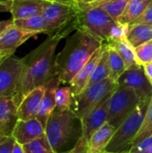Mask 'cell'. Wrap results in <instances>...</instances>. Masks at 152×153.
Masks as SVG:
<instances>
[{
	"label": "cell",
	"mask_w": 152,
	"mask_h": 153,
	"mask_svg": "<svg viewBox=\"0 0 152 153\" xmlns=\"http://www.w3.org/2000/svg\"><path fill=\"white\" fill-rule=\"evenodd\" d=\"M102 52H103V44L99 48H98L94 52L91 57L84 64V65L80 69V71L75 74V76L68 84L72 88L74 96L79 95L87 88L88 83L93 74V72L100 59Z\"/></svg>",
	"instance_id": "5bb4252c"
},
{
	"label": "cell",
	"mask_w": 152,
	"mask_h": 153,
	"mask_svg": "<svg viewBox=\"0 0 152 153\" xmlns=\"http://www.w3.org/2000/svg\"><path fill=\"white\" fill-rule=\"evenodd\" d=\"M116 128L106 123L90 137L87 144V153H102L106 152Z\"/></svg>",
	"instance_id": "d6986e66"
},
{
	"label": "cell",
	"mask_w": 152,
	"mask_h": 153,
	"mask_svg": "<svg viewBox=\"0 0 152 153\" xmlns=\"http://www.w3.org/2000/svg\"><path fill=\"white\" fill-rule=\"evenodd\" d=\"M35 35L37 34L17 28L13 22L0 35V58L4 59L14 55V52L21 45Z\"/></svg>",
	"instance_id": "8fae6325"
},
{
	"label": "cell",
	"mask_w": 152,
	"mask_h": 153,
	"mask_svg": "<svg viewBox=\"0 0 152 153\" xmlns=\"http://www.w3.org/2000/svg\"><path fill=\"white\" fill-rule=\"evenodd\" d=\"M118 86H125L133 89L141 100L150 101L151 99L152 85L142 65L127 69L118 80Z\"/></svg>",
	"instance_id": "30bf717a"
},
{
	"label": "cell",
	"mask_w": 152,
	"mask_h": 153,
	"mask_svg": "<svg viewBox=\"0 0 152 153\" xmlns=\"http://www.w3.org/2000/svg\"><path fill=\"white\" fill-rule=\"evenodd\" d=\"M143 69H144V72L148 80L150 81V82L152 85V63L143 65Z\"/></svg>",
	"instance_id": "d590c367"
},
{
	"label": "cell",
	"mask_w": 152,
	"mask_h": 153,
	"mask_svg": "<svg viewBox=\"0 0 152 153\" xmlns=\"http://www.w3.org/2000/svg\"><path fill=\"white\" fill-rule=\"evenodd\" d=\"M15 143V140L11 136L4 143L0 144V153H12L13 146Z\"/></svg>",
	"instance_id": "836d02e7"
},
{
	"label": "cell",
	"mask_w": 152,
	"mask_h": 153,
	"mask_svg": "<svg viewBox=\"0 0 152 153\" xmlns=\"http://www.w3.org/2000/svg\"><path fill=\"white\" fill-rule=\"evenodd\" d=\"M140 102L141 99L133 89L118 86L108 100V123L117 128Z\"/></svg>",
	"instance_id": "ba28073f"
},
{
	"label": "cell",
	"mask_w": 152,
	"mask_h": 153,
	"mask_svg": "<svg viewBox=\"0 0 152 153\" xmlns=\"http://www.w3.org/2000/svg\"><path fill=\"white\" fill-rule=\"evenodd\" d=\"M46 2L44 0H12L10 13L13 20L26 19L42 14Z\"/></svg>",
	"instance_id": "ac0fdd59"
},
{
	"label": "cell",
	"mask_w": 152,
	"mask_h": 153,
	"mask_svg": "<svg viewBox=\"0 0 152 153\" xmlns=\"http://www.w3.org/2000/svg\"><path fill=\"white\" fill-rule=\"evenodd\" d=\"M12 153H25V152H24L23 146L21 145V144H19V143H17L15 142Z\"/></svg>",
	"instance_id": "f35d334b"
},
{
	"label": "cell",
	"mask_w": 152,
	"mask_h": 153,
	"mask_svg": "<svg viewBox=\"0 0 152 153\" xmlns=\"http://www.w3.org/2000/svg\"><path fill=\"white\" fill-rule=\"evenodd\" d=\"M111 46H113L120 54L122 58L124 59L126 70L130 68L136 67L140 65L137 62L134 48L127 41V39H122V40H116V41H110V42H105Z\"/></svg>",
	"instance_id": "cb8c5ba5"
},
{
	"label": "cell",
	"mask_w": 152,
	"mask_h": 153,
	"mask_svg": "<svg viewBox=\"0 0 152 153\" xmlns=\"http://www.w3.org/2000/svg\"><path fill=\"white\" fill-rule=\"evenodd\" d=\"M77 2L74 4L56 2H46L42 15L47 23V35H55L61 39L67 37L80 26Z\"/></svg>",
	"instance_id": "3957f363"
},
{
	"label": "cell",
	"mask_w": 152,
	"mask_h": 153,
	"mask_svg": "<svg viewBox=\"0 0 152 153\" xmlns=\"http://www.w3.org/2000/svg\"><path fill=\"white\" fill-rule=\"evenodd\" d=\"M82 153H87V148H86V149H85V150L83 151V152H82Z\"/></svg>",
	"instance_id": "bcb514c9"
},
{
	"label": "cell",
	"mask_w": 152,
	"mask_h": 153,
	"mask_svg": "<svg viewBox=\"0 0 152 153\" xmlns=\"http://www.w3.org/2000/svg\"><path fill=\"white\" fill-rule=\"evenodd\" d=\"M105 43V42H104ZM107 44V49L108 53V61L110 66V78L118 83V80L122 76V74L126 71V65L118 53V51L111 45Z\"/></svg>",
	"instance_id": "603a6c76"
},
{
	"label": "cell",
	"mask_w": 152,
	"mask_h": 153,
	"mask_svg": "<svg viewBox=\"0 0 152 153\" xmlns=\"http://www.w3.org/2000/svg\"><path fill=\"white\" fill-rule=\"evenodd\" d=\"M152 146V135L130 148L131 153H144Z\"/></svg>",
	"instance_id": "1f68e13d"
},
{
	"label": "cell",
	"mask_w": 152,
	"mask_h": 153,
	"mask_svg": "<svg viewBox=\"0 0 152 153\" xmlns=\"http://www.w3.org/2000/svg\"><path fill=\"white\" fill-rule=\"evenodd\" d=\"M44 1L63 3V4H76V0H44Z\"/></svg>",
	"instance_id": "ab89813d"
},
{
	"label": "cell",
	"mask_w": 152,
	"mask_h": 153,
	"mask_svg": "<svg viewBox=\"0 0 152 153\" xmlns=\"http://www.w3.org/2000/svg\"><path fill=\"white\" fill-rule=\"evenodd\" d=\"M5 1H9V0H0V3H2V2H5Z\"/></svg>",
	"instance_id": "f6af8a7d"
},
{
	"label": "cell",
	"mask_w": 152,
	"mask_h": 153,
	"mask_svg": "<svg viewBox=\"0 0 152 153\" xmlns=\"http://www.w3.org/2000/svg\"><path fill=\"white\" fill-rule=\"evenodd\" d=\"M118 87V83L111 78L87 87L82 93L74 96L72 110L76 117L81 120L89 112L97 108L108 99Z\"/></svg>",
	"instance_id": "8992f818"
},
{
	"label": "cell",
	"mask_w": 152,
	"mask_h": 153,
	"mask_svg": "<svg viewBox=\"0 0 152 153\" xmlns=\"http://www.w3.org/2000/svg\"><path fill=\"white\" fill-rule=\"evenodd\" d=\"M129 26H130L129 24H125V23L116 22L111 29L109 39L107 42L126 39L127 33L129 30Z\"/></svg>",
	"instance_id": "4dcf8cb0"
},
{
	"label": "cell",
	"mask_w": 152,
	"mask_h": 153,
	"mask_svg": "<svg viewBox=\"0 0 152 153\" xmlns=\"http://www.w3.org/2000/svg\"><path fill=\"white\" fill-rule=\"evenodd\" d=\"M61 39L57 36L48 35L39 47L22 57L23 69L17 91L13 97L17 106L29 92L56 77L55 53Z\"/></svg>",
	"instance_id": "6da1fadb"
},
{
	"label": "cell",
	"mask_w": 152,
	"mask_h": 153,
	"mask_svg": "<svg viewBox=\"0 0 152 153\" xmlns=\"http://www.w3.org/2000/svg\"><path fill=\"white\" fill-rule=\"evenodd\" d=\"M18 120V106L13 98L0 97V133L11 137Z\"/></svg>",
	"instance_id": "9a60e30c"
},
{
	"label": "cell",
	"mask_w": 152,
	"mask_h": 153,
	"mask_svg": "<svg viewBox=\"0 0 152 153\" xmlns=\"http://www.w3.org/2000/svg\"><path fill=\"white\" fill-rule=\"evenodd\" d=\"M151 3L152 0H130L118 22L129 25L134 23Z\"/></svg>",
	"instance_id": "44dd1931"
},
{
	"label": "cell",
	"mask_w": 152,
	"mask_h": 153,
	"mask_svg": "<svg viewBox=\"0 0 152 153\" xmlns=\"http://www.w3.org/2000/svg\"><path fill=\"white\" fill-rule=\"evenodd\" d=\"M3 60H4V59H1V58H0V63H1V61H3Z\"/></svg>",
	"instance_id": "7dc6e473"
},
{
	"label": "cell",
	"mask_w": 152,
	"mask_h": 153,
	"mask_svg": "<svg viewBox=\"0 0 152 153\" xmlns=\"http://www.w3.org/2000/svg\"><path fill=\"white\" fill-rule=\"evenodd\" d=\"M86 148H87V145H86V143H85V142H84L82 136L81 135L80 138L77 140V142H76V143H75L74 147H73L71 151H69L68 152L66 153H82L83 152V151H84Z\"/></svg>",
	"instance_id": "e575fe53"
},
{
	"label": "cell",
	"mask_w": 152,
	"mask_h": 153,
	"mask_svg": "<svg viewBox=\"0 0 152 153\" xmlns=\"http://www.w3.org/2000/svg\"><path fill=\"white\" fill-rule=\"evenodd\" d=\"M152 135V96L151 100H150V103H149V106H148V108H147V111H146V114H145V117H144V120H143V123L142 125V127L139 131V133L137 134L135 139L133 140V144L132 146L137 144L138 143L143 141L144 139L150 137ZM131 146V147H132Z\"/></svg>",
	"instance_id": "83f0119b"
},
{
	"label": "cell",
	"mask_w": 152,
	"mask_h": 153,
	"mask_svg": "<svg viewBox=\"0 0 152 153\" xmlns=\"http://www.w3.org/2000/svg\"><path fill=\"white\" fill-rule=\"evenodd\" d=\"M25 153H57L50 145L46 134L23 145Z\"/></svg>",
	"instance_id": "f1b7e54d"
},
{
	"label": "cell",
	"mask_w": 152,
	"mask_h": 153,
	"mask_svg": "<svg viewBox=\"0 0 152 153\" xmlns=\"http://www.w3.org/2000/svg\"><path fill=\"white\" fill-rule=\"evenodd\" d=\"M73 92L70 85L59 86L56 91V109L59 110H68L72 109L73 103Z\"/></svg>",
	"instance_id": "4316f807"
},
{
	"label": "cell",
	"mask_w": 152,
	"mask_h": 153,
	"mask_svg": "<svg viewBox=\"0 0 152 153\" xmlns=\"http://www.w3.org/2000/svg\"><path fill=\"white\" fill-rule=\"evenodd\" d=\"M45 85L34 89L29 92L18 106V117L20 120L36 118L39 110L41 101L45 94Z\"/></svg>",
	"instance_id": "2e32d148"
},
{
	"label": "cell",
	"mask_w": 152,
	"mask_h": 153,
	"mask_svg": "<svg viewBox=\"0 0 152 153\" xmlns=\"http://www.w3.org/2000/svg\"><path fill=\"white\" fill-rule=\"evenodd\" d=\"M13 22V19L5 20V21H0V35L4 32V30H6L10 25H12Z\"/></svg>",
	"instance_id": "8d00e7d4"
},
{
	"label": "cell",
	"mask_w": 152,
	"mask_h": 153,
	"mask_svg": "<svg viewBox=\"0 0 152 153\" xmlns=\"http://www.w3.org/2000/svg\"><path fill=\"white\" fill-rule=\"evenodd\" d=\"M77 6L80 26L103 42L108 41L111 29L116 22L99 7L79 3Z\"/></svg>",
	"instance_id": "52a82bcc"
},
{
	"label": "cell",
	"mask_w": 152,
	"mask_h": 153,
	"mask_svg": "<svg viewBox=\"0 0 152 153\" xmlns=\"http://www.w3.org/2000/svg\"><path fill=\"white\" fill-rule=\"evenodd\" d=\"M78 119L72 109H55L45 127L46 136L55 150L59 152L66 146L75 133V120ZM79 120V119H78Z\"/></svg>",
	"instance_id": "5b68a950"
},
{
	"label": "cell",
	"mask_w": 152,
	"mask_h": 153,
	"mask_svg": "<svg viewBox=\"0 0 152 153\" xmlns=\"http://www.w3.org/2000/svg\"><path fill=\"white\" fill-rule=\"evenodd\" d=\"M99 0H76L77 3L79 4H90L93 3H96Z\"/></svg>",
	"instance_id": "60d3db41"
},
{
	"label": "cell",
	"mask_w": 152,
	"mask_h": 153,
	"mask_svg": "<svg viewBox=\"0 0 152 153\" xmlns=\"http://www.w3.org/2000/svg\"><path fill=\"white\" fill-rule=\"evenodd\" d=\"M134 51L140 65L143 66L152 63V40L135 48Z\"/></svg>",
	"instance_id": "f546056e"
},
{
	"label": "cell",
	"mask_w": 152,
	"mask_h": 153,
	"mask_svg": "<svg viewBox=\"0 0 152 153\" xmlns=\"http://www.w3.org/2000/svg\"><path fill=\"white\" fill-rule=\"evenodd\" d=\"M108 78H110V66L108 61V53L107 49V44L103 43V52L100 59L93 72V74L88 83L87 87H90L95 83L102 82Z\"/></svg>",
	"instance_id": "484cf974"
},
{
	"label": "cell",
	"mask_w": 152,
	"mask_h": 153,
	"mask_svg": "<svg viewBox=\"0 0 152 153\" xmlns=\"http://www.w3.org/2000/svg\"><path fill=\"white\" fill-rule=\"evenodd\" d=\"M130 0H99L90 5L97 6L105 11L116 22H118L126 9Z\"/></svg>",
	"instance_id": "d4e9b609"
},
{
	"label": "cell",
	"mask_w": 152,
	"mask_h": 153,
	"mask_svg": "<svg viewBox=\"0 0 152 153\" xmlns=\"http://www.w3.org/2000/svg\"><path fill=\"white\" fill-rule=\"evenodd\" d=\"M8 138H9L8 136H6V135H4V134H3L0 133V144L3 143H4Z\"/></svg>",
	"instance_id": "b9f144b4"
},
{
	"label": "cell",
	"mask_w": 152,
	"mask_h": 153,
	"mask_svg": "<svg viewBox=\"0 0 152 153\" xmlns=\"http://www.w3.org/2000/svg\"><path fill=\"white\" fill-rule=\"evenodd\" d=\"M61 85L57 77L51 79L47 83L45 84L46 91L41 101V105L36 118L42 124L44 127H46L47 123L56 108V89Z\"/></svg>",
	"instance_id": "e0dca14e"
},
{
	"label": "cell",
	"mask_w": 152,
	"mask_h": 153,
	"mask_svg": "<svg viewBox=\"0 0 152 153\" xmlns=\"http://www.w3.org/2000/svg\"><path fill=\"white\" fill-rule=\"evenodd\" d=\"M46 134L45 127L37 119L18 120L12 133V137L21 145H26Z\"/></svg>",
	"instance_id": "4fadbf2b"
},
{
	"label": "cell",
	"mask_w": 152,
	"mask_h": 153,
	"mask_svg": "<svg viewBox=\"0 0 152 153\" xmlns=\"http://www.w3.org/2000/svg\"><path fill=\"white\" fill-rule=\"evenodd\" d=\"M150 101L141 100L136 108L116 128L106 152H117L129 150L143 123Z\"/></svg>",
	"instance_id": "277c9868"
},
{
	"label": "cell",
	"mask_w": 152,
	"mask_h": 153,
	"mask_svg": "<svg viewBox=\"0 0 152 153\" xmlns=\"http://www.w3.org/2000/svg\"><path fill=\"white\" fill-rule=\"evenodd\" d=\"M104 42L80 27L75 33L70 36L65 46L55 59L56 77L61 84H69L75 74L91 57L94 52L99 48Z\"/></svg>",
	"instance_id": "7a4b0ae2"
},
{
	"label": "cell",
	"mask_w": 152,
	"mask_h": 153,
	"mask_svg": "<svg viewBox=\"0 0 152 153\" xmlns=\"http://www.w3.org/2000/svg\"><path fill=\"white\" fill-rule=\"evenodd\" d=\"M23 69L22 58L14 55L0 63V97H13Z\"/></svg>",
	"instance_id": "9c48e42d"
},
{
	"label": "cell",
	"mask_w": 152,
	"mask_h": 153,
	"mask_svg": "<svg viewBox=\"0 0 152 153\" xmlns=\"http://www.w3.org/2000/svg\"><path fill=\"white\" fill-rule=\"evenodd\" d=\"M102 153H131L130 152V149L129 150H125V151H121V152H104Z\"/></svg>",
	"instance_id": "7bdbcfd3"
},
{
	"label": "cell",
	"mask_w": 152,
	"mask_h": 153,
	"mask_svg": "<svg viewBox=\"0 0 152 153\" xmlns=\"http://www.w3.org/2000/svg\"><path fill=\"white\" fill-rule=\"evenodd\" d=\"M111 96V95H110ZM109 96V97H110ZM106 99L97 108L89 112L82 119L80 120L82 126V136L88 144L92 134L108 123V100Z\"/></svg>",
	"instance_id": "7c38bea8"
},
{
	"label": "cell",
	"mask_w": 152,
	"mask_h": 153,
	"mask_svg": "<svg viewBox=\"0 0 152 153\" xmlns=\"http://www.w3.org/2000/svg\"><path fill=\"white\" fill-rule=\"evenodd\" d=\"M11 4H12V0L0 3V13L10 12V10H11Z\"/></svg>",
	"instance_id": "74e56055"
},
{
	"label": "cell",
	"mask_w": 152,
	"mask_h": 153,
	"mask_svg": "<svg viewBox=\"0 0 152 153\" xmlns=\"http://www.w3.org/2000/svg\"><path fill=\"white\" fill-rule=\"evenodd\" d=\"M144 153H152V146L151 147V148H149V149H148V150H147V151H146Z\"/></svg>",
	"instance_id": "ee69618b"
},
{
	"label": "cell",
	"mask_w": 152,
	"mask_h": 153,
	"mask_svg": "<svg viewBox=\"0 0 152 153\" xmlns=\"http://www.w3.org/2000/svg\"><path fill=\"white\" fill-rule=\"evenodd\" d=\"M13 24L17 28L22 30L32 32L35 34L47 33V23L42 14L26 18V19L13 20Z\"/></svg>",
	"instance_id": "7402d4cb"
},
{
	"label": "cell",
	"mask_w": 152,
	"mask_h": 153,
	"mask_svg": "<svg viewBox=\"0 0 152 153\" xmlns=\"http://www.w3.org/2000/svg\"><path fill=\"white\" fill-rule=\"evenodd\" d=\"M134 23H144L152 25V3L148 6L145 12L142 14V16L135 21Z\"/></svg>",
	"instance_id": "d6a6232c"
},
{
	"label": "cell",
	"mask_w": 152,
	"mask_h": 153,
	"mask_svg": "<svg viewBox=\"0 0 152 153\" xmlns=\"http://www.w3.org/2000/svg\"><path fill=\"white\" fill-rule=\"evenodd\" d=\"M126 39L134 48L151 41L152 40V25L144 23L130 24Z\"/></svg>",
	"instance_id": "ffe728a7"
}]
</instances>
